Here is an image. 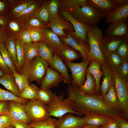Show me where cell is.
Listing matches in <instances>:
<instances>
[{
    "label": "cell",
    "instance_id": "6da1fadb",
    "mask_svg": "<svg viewBox=\"0 0 128 128\" xmlns=\"http://www.w3.org/2000/svg\"><path fill=\"white\" fill-rule=\"evenodd\" d=\"M67 91V97L71 100L73 110L83 115L96 113L113 117L119 120L122 117L108 106L101 94H85L71 84L68 85Z\"/></svg>",
    "mask_w": 128,
    "mask_h": 128
},
{
    "label": "cell",
    "instance_id": "7a4b0ae2",
    "mask_svg": "<svg viewBox=\"0 0 128 128\" xmlns=\"http://www.w3.org/2000/svg\"><path fill=\"white\" fill-rule=\"evenodd\" d=\"M48 65V62L38 55L31 60L26 61L18 73L27 76L30 84L35 81L41 84Z\"/></svg>",
    "mask_w": 128,
    "mask_h": 128
},
{
    "label": "cell",
    "instance_id": "3957f363",
    "mask_svg": "<svg viewBox=\"0 0 128 128\" xmlns=\"http://www.w3.org/2000/svg\"><path fill=\"white\" fill-rule=\"evenodd\" d=\"M87 36L89 47L87 60L90 61L96 60L101 64H105L99 46L100 40L103 37L102 30L97 26L91 27L87 32Z\"/></svg>",
    "mask_w": 128,
    "mask_h": 128
},
{
    "label": "cell",
    "instance_id": "277c9868",
    "mask_svg": "<svg viewBox=\"0 0 128 128\" xmlns=\"http://www.w3.org/2000/svg\"><path fill=\"white\" fill-rule=\"evenodd\" d=\"M63 94L58 96L55 93L50 104L46 106L51 116L59 118L68 113L82 116V114L75 111L73 109L71 102L67 97L64 99Z\"/></svg>",
    "mask_w": 128,
    "mask_h": 128
},
{
    "label": "cell",
    "instance_id": "5b68a950",
    "mask_svg": "<svg viewBox=\"0 0 128 128\" xmlns=\"http://www.w3.org/2000/svg\"><path fill=\"white\" fill-rule=\"evenodd\" d=\"M70 12L72 16L78 21L91 27L97 26L101 19L103 18L88 3Z\"/></svg>",
    "mask_w": 128,
    "mask_h": 128
},
{
    "label": "cell",
    "instance_id": "8992f818",
    "mask_svg": "<svg viewBox=\"0 0 128 128\" xmlns=\"http://www.w3.org/2000/svg\"><path fill=\"white\" fill-rule=\"evenodd\" d=\"M115 87L120 112L126 119L128 117V82L122 80L114 72Z\"/></svg>",
    "mask_w": 128,
    "mask_h": 128
},
{
    "label": "cell",
    "instance_id": "52a82bcc",
    "mask_svg": "<svg viewBox=\"0 0 128 128\" xmlns=\"http://www.w3.org/2000/svg\"><path fill=\"white\" fill-rule=\"evenodd\" d=\"M25 110L31 122L45 121L50 116L46 106L37 100L28 101L25 105Z\"/></svg>",
    "mask_w": 128,
    "mask_h": 128
},
{
    "label": "cell",
    "instance_id": "ba28073f",
    "mask_svg": "<svg viewBox=\"0 0 128 128\" xmlns=\"http://www.w3.org/2000/svg\"><path fill=\"white\" fill-rule=\"evenodd\" d=\"M88 1L103 18L128 3V0H88Z\"/></svg>",
    "mask_w": 128,
    "mask_h": 128
},
{
    "label": "cell",
    "instance_id": "9c48e42d",
    "mask_svg": "<svg viewBox=\"0 0 128 128\" xmlns=\"http://www.w3.org/2000/svg\"><path fill=\"white\" fill-rule=\"evenodd\" d=\"M71 70L72 79L71 84L79 87L83 85L86 80L87 69L91 61L87 60L79 63L63 60Z\"/></svg>",
    "mask_w": 128,
    "mask_h": 128
},
{
    "label": "cell",
    "instance_id": "30bf717a",
    "mask_svg": "<svg viewBox=\"0 0 128 128\" xmlns=\"http://www.w3.org/2000/svg\"><path fill=\"white\" fill-rule=\"evenodd\" d=\"M61 14L63 17L66 21L71 23L74 28V32H70L69 34L79 38L85 44H88L87 33L91 27L78 21L72 16L70 12L61 10Z\"/></svg>",
    "mask_w": 128,
    "mask_h": 128
},
{
    "label": "cell",
    "instance_id": "8fae6325",
    "mask_svg": "<svg viewBox=\"0 0 128 128\" xmlns=\"http://www.w3.org/2000/svg\"><path fill=\"white\" fill-rule=\"evenodd\" d=\"M83 117L67 113L56 120L55 128H81L86 124Z\"/></svg>",
    "mask_w": 128,
    "mask_h": 128
},
{
    "label": "cell",
    "instance_id": "7c38bea8",
    "mask_svg": "<svg viewBox=\"0 0 128 128\" xmlns=\"http://www.w3.org/2000/svg\"><path fill=\"white\" fill-rule=\"evenodd\" d=\"M104 37L128 38V18L109 24L105 30Z\"/></svg>",
    "mask_w": 128,
    "mask_h": 128
},
{
    "label": "cell",
    "instance_id": "4fadbf2b",
    "mask_svg": "<svg viewBox=\"0 0 128 128\" xmlns=\"http://www.w3.org/2000/svg\"><path fill=\"white\" fill-rule=\"evenodd\" d=\"M44 27L50 28L52 31L57 35L66 37L67 36L64 30L67 29L70 32H74L75 30L71 23L62 19L58 14L52 20Z\"/></svg>",
    "mask_w": 128,
    "mask_h": 128
},
{
    "label": "cell",
    "instance_id": "5bb4252c",
    "mask_svg": "<svg viewBox=\"0 0 128 128\" xmlns=\"http://www.w3.org/2000/svg\"><path fill=\"white\" fill-rule=\"evenodd\" d=\"M8 102V113L13 121H22L28 124L31 123V121L26 111L25 105L16 101Z\"/></svg>",
    "mask_w": 128,
    "mask_h": 128
},
{
    "label": "cell",
    "instance_id": "9a60e30c",
    "mask_svg": "<svg viewBox=\"0 0 128 128\" xmlns=\"http://www.w3.org/2000/svg\"><path fill=\"white\" fill-rule=\"evenodd\" d=\"M66 37H63L62 41L65 44L68 45L79 51L82 58V61L87 60V55L89 50L88 44H86L79 38L73 36L67 33Z\"/></svg>",
    "mask_w": 128,
    "mask_h": 128
},
{
    "label": "cell",
    "instance_id": "2e32d148",
    "mask_svg": "<svg viewBox=\"0 0 128 128\" xmlns=\"http://www.w3.org/2000/svg\"><path fill=\"white\" fill-rule=\"evenodd\" d=\"M64 81L63 76L51 67H48L41 83V88L49 89L57 87Z\"/></svg>",
    "mask_w": 128,
    "mask_h": 128
},
{
    "label": "cell",
    "instance_id": "e0dca14e",
    "mask_svg": "<svg viewBox=\"0 0 128 128\" xmlns=\"http://www.w3.org/2000/svg\"><path fill=\"white\" fill-rule=\"evenodd\" d=\"M43 36L42 41L52 50L53 54H58L61 46L64 44L56 34L49 28L44 27L41 30Z\"/></svg>",
    "mask_w": 128,
    "mask_h": 128
},
{
    "label": "cell",
    "instance_id": "ac0fdd59",
    "mask_svg": "<svg viewBox=\"0 0 128 128\" xmlns=\"http://www.w3.org/2000/svg\"><path fill=\"white\" fill-rule=\"evenodd\" d=\"M47 62L49 65L62 75L64 83L68 85L71 84V78L69 74L67 67L64 63L63 60L58 55L54 54L51 59Z\"/></svg>",
    "mask_w": 128,
    "mask_h": 128
},
{
    "label": "cell",
    "instance_id": "d6986e66",
    "mask_svg": "<svg viewBox=\"0 0 128 128\" xmlns=\"http://www.w3.org/2000/svg\"><path fill=\"white\" fill-rule=\"evenodd\" d=\"M128 38L122 37H102L99 42L100 49L103 55L111 52L116 51L123 42Z\"/></svg>",
    "mask_w": 128,
    "mask_h": 128
},
{
    "label": "cell",
    "instance_id": "ffe728a7",
    "mask_svg": "<svg viewBox=\"0 0 128 128\" xmlns=\"http://www.w3.org/2000/svg\"><path fill=\"white\" fill-rule=\"evenodd\" d=\"M5 28L9 37L15 40L26 29L23 21L12 17H9Z\"/></svg>",
    "mask_w": 128,
    "mask_h": 128
},
{
    "label": "cell",
    "instance_id": "44dd1931",
    "mask_svg": "<svg viewBox=\"0 0 128 128\" xmlns=\"http://www.w3.org/2000/svg\"><path fill=\"white\" fill-rule=\"evenodd\" d=\"M101 69L104 75L100 87L101 95L103 96L110 88L115 85L114 72L105 64H101Z\"/></svg>",
    "mask_w": 128,
    "mask_h": 128
},
{
    "label": "cell",
    "instance_id": "7402d4cb",
    "mask_svg": "<svg viewBox=\"0 0 128 128\" xmlns=\"http://www.w3.org/2000/svg\"><path fill=\"white\" fill-rule=\"evenodd\" d=\"M101 64L99 62L92 60L91 61L88 67L87 68L86 72L91 73L94 78L96 84V94L100 95L101 85L100 82L103 74L101 70Z\"/></svg>",
    "mask_w": 128,
    "mask_h": 128
},
{
    "label": "cell",
    "instance_id": "603a6c76",
    "mask_svg": "<svg viewBox=\"0 0 128 128\" xmlns=\"http://www.w3.org/2000/svg\"><path fill=\"white\" fill-rule=\"evenodd\" d=\"M36 0H8L10 17L22 12Z\"/></svg>",
    "mask_w": 128,
    "mask_h": 128
},
{
    "label": "cell",
    "instance_id": "cb8c5ba5",
    "mask_svg": "<svg viewBox=\"0 0 128 128\" xmlns=\"http://www.w3.org/2000/svg\"><path fill=\"white\" fill-rule=\"evenodd\" d=\"M128 3L111 12L106 17L105 21L107 24L117 22L128 18Z\"/></svg>",
    "mask_w": 128,
    "mask_h": 128
},
{
    "label": "cell",
    "instance_id": "d4e9b609",
    "mask_svg": "<svg viewBox=\"0 0 128 128\" xmlns=\"http://www.w3.org/2000/svg\"><path fill=\"white\" fill-rule=\"evenodd\" d=\"M103 56L105 64L114 72L117 73L123 60L116 51L107 53Z\"/></svg>",
    "mask_w": 128,
    "mask_h": 128
},
{
    "label": "cell",
    "instance_id": "484cf974",
    "mask_svg": "<svg viewBox=\"0 0 128 128\" xmlns=\"http://www.w3.org/2000/svg\"><path fill=\"white\" fill-rule=\"evenodd\" d=\"M57 55L63 60L70 62L82 57L79 51L64 44L60 47Z\"/></svg>",
    "mask_w": 128,
    "mask_h": 128
},
{
    "label": "cell",
    "instance_id": "4316f807",
    "mask_svg": "<svg viewBox=\"0 0 128 128\" xmlns=\"http://www.w3.org/2000/svg\"><path fill=\"white\" fill-rule=\"evenodd\" d=\"M103 97L104 101L108 106L112 110L120 114L123 117L120 112L115 85L110 88Z\"/></svg>",
    "mask_w": 128,
    "mask_h": 128
},
{
    "label": "cell",
    "instance_id": "83f0119b",
    "mask_svg": "<svg viewBox=\"0 0 128 128\" xmlns=\"http://www.w3.org/2000/svg\"><path fill=\"white\" fill-rule=\"evenodd\" d=\"M88 3V0H58V8L71 12Z\"/></svg>",
    "mask_w": 128,
    "mask_h": 128
},
{
    "label": "cell",
    "instance_id": "f1b7e54d",
    "mask_svg": "<svg viewBox=\"0 0 128 128\" xmlns=\"http://www.w3.org/2000/svg\"><path fill=\"white\" fill-rule=\"evenodd\" d=\"M0 84L14 95L19 97L20 93L13 74H5L0 77Z\"/></svg>",
    "mask_w": 128,
    "mask_h": 128
},
{
    "label": "cell",
    "instance_id": "f546056e",
    "mask_svg": "<svg viewBox=\"0 0 128 128\" xmlns=\"http://www.w3.org/2000/svg\"><path fill=\"white\" fill-rule=\"evenodd\" d=\"M42 1V0H36L34 3L22 12L10 17L17 18L23 21L26 19L34 16L41 5Z\"/></svg>",
    "mask_w": 128,
    "mask_h": 128
},
{
    "label": "cell",
    "instance_id": "4dcf8cb0",
    "mask_svg": "<svg viewBox=\"0 0 128 128\" xmlns=\"http://www.w3.org/2000/svg\"><path fill=\"white\" fill-rule=\"evenodd\" d=\"M83 117L87 124L100 126H104L110 117L95 113L84 115Z\"/></svg>",
    "mask_w": 128,
    "mask_h": 128
},
{
    "label": "cell",
    "instance_id": "1f68e13d",
    "mask_svg": "<svg viewBox=\"0 0 128 128\" xmlns=\"http://www.w3.org/2000/svg\"><path fill=\"white\" fill-rule=\"evenodd\" d=\"M86 76L87 79L84 84L78 87L80 91L85 94L91 95L96 94V84L94 78L88 72H86Z\"/></svg>",
    "mask_w": 128,
    "mask_h": 128
},
{
    "label": "cell",
    "instance_id": "d6a6232c",
    "mask_svg": "<svg viewBox=\"0 0 128 128\" xmlns=\"http://www.w3.org/2000/svg\"><path fill=\"white\" fill-rule=\"evenodd\" d=\"M38 42H32L23 44V47L26 61H29L39 55Z\"/></svg>",
    "mask_w": 128,
    "mask_h": 128
},
{
    "label": "cell",
    "instance_id": "836d02e7",
    "mask_svg": "<svg viewBox=\"0 0 128 128\" xmlns=\"http://www.w3.org/2000/svg\"><path fill=\"white\" fill-rule=\"evenodd\" d=\"M55 93L48 89L39 88L37 94V100L46 106L51 102Z\"/></svg>",
    "mask_w": 128,
    "mask_h": 128
},
{
    "label": "cell",
    "instance_id": "e575fe53",
    "mask_svg": "<svg viewBox=\"0 0 128 128\" xmlns=\"http://www.w3.org/2000/svg\"><path fill=\"white\" fill-rule=\"evenodd\" d=\"M17 66L16 70L18 73L23 68L26 59L23 47V44L18 39L15 40Z\"/></svg>",
    "mask_w": 128,
    "mask_h": 128
},
{
    "label": "cell",
    "instance_id": "d590c367",
    "mask_svg": "<svg viewBox=\"0 0 128 128\" xmlns=\"http://www.w3.org/2000/svg\"><path fill=\"white\" fill-rule=\"evenodd\" d=\"M26 29L35 30L41 31L46 25L38 18L34 16L30 17L23 21Z\"/></svg>",
    "mask_w": 128,
    "mask_h": 128
},
{
    "label": "cell",
    "instance_id": "8d00e7d4",
    "mask_svg": "<svg viewBox=\"0 0 128 128\" xmlns=\"http://www.w3.org/2000/svg\"><path fill=\"white\" fill-rule=\"evenodd\" d=\"M39 88L34 84L30 83L20 93L19 97L24 100H37V94Z\"/></svg>",
    "mask_w": 128,
    "mask_h": 128
},
{
    "label": "cell",
    "instance_id": "74e56055",
    "mask_svg": "<svg viewBox=\"0 0 128 128\" xmlns=\"http://www.w3.org/2000/svg\"><path fill=\"white\" fill-rule=\"evenodd\" d=\"M4 43L16 69L17 61L15 40L9 37Z\"/></svg>",
    "mask_w": 128,
    "mask_h": 128
},
{
    "label": "cell",
    "instance_id": "f35d334b",
    "mask_svg": "<svg viewBox=\"0 0 128 128\" xmlns=\"http://www.w3.org/2000/svg\"><path fill=\"white\" fill-rule=\"evenodd\" d=\"M0 52L4 62L7 68L13 73L17 72L4 43L0 44Z\"/></svg>",
    "mask_w": 128,
    "mask_h": 128
},
{
    "label": "cell",
    "instance_id": "ab89813d",
    "mask_svg": "<svg viewBox=\"0 0 128 128\" xmlns=\"http://www.w3.org/2000/svg\"><path fill=\"white\" fill-rule=\"evenodd\" d=\"M39 42V55L42 59L47 62L50 61L53 56V51L43 41H40Z\"/></svg>",
    "mask_w": 128,
    "mask_h": 128
},
{
    "label": "cell",
    "instance_id": "60d3db41",
    "mask_svg": "<svg viewBox=\"0 0 128 128\" xmlns=\"http://www.w3.org/2000/svg\"><path fill=\"white\" fill-rule=\"evenodd\" d=\"M33 16L38 18L46 25L49 23V14L45 0H42L41 5Z\"/></svg>",
    "mask_w": 128,
    "mask_h": 128
},
{
    "label": "cell",
    "instance_id": "b9f144b4",
    "mask_svg": "<svg viewBox=\"0 0 128 128\" xmlns=\"http://www.w3.org/2000/svg\"><path fill=\"white\" fill-rule=\"evenodd\" d=\"M15 101L21 103L25 105L28 101L27 100L22 99L10 91L0 87V101Z\"/></svg>",
    "mask_w": 128,
    "mask_h": 128
},
{
    "label": "cell",
    "instance_id": "7bdbcfd3",
    "mask_svg": "<svg viewBox=\"0 0 128 128\" xmlns=\"http://www.w3.org/2000/svg\"><path fill=\"white\" fill-rule=\"evenodd\" d=\"M13 75L20 93L29 85L28 78L27 76L17 72L13 73Z\"/></svg>",
    "mask_w": 128,
    "mask_h": 128
},
{
    "label": "cell",
    "instance_id": "ee69618b",
    "mask_svg": "<svg viewBox=\"0 0 128 128\" xmlns=\"http://www.w3.org/2000/svg\"><path fill=\"white\" fill-rule=\"evenodd\" d=\"M56 119L50 117L42 121L31 122L29 124L33 128H55Z\"/></svg>",
    "mask_w": 128,
    "mask_h": 128
},
{
    "label": "cell",
    "instance_id": "f6af8a7d",
    "mask_svg": "<svg viewBox=\"0 0 128 128\" xmlns=\"http://www.w3.org/2000/svg\"><path fill=\"white\" fill-rule=\"evenodd\" d=\"M45 1L49 14V23L58 14V0H51Z\"/></svg>",
    "mask_w": 128,
    "mask_h": 128
},
{
    "label": "cell",
    "instance_id": "bcb514c9",
    "mask_svg": "<svg viewBox=\"0 0 128 128\" xmlns=\"http://www.w3.org/2000/svg\"><path fill=\"white\" fill-rule=\"evenodd\" d=\"M116 51L123 61H128V39L121 43Z\"/></svg>",
    "mask_w": 128,
    "mask_h": 128
},
{
    "label": "cell",
    "instance_id": "7dc6e473",
    "mask_svg": "<svg viewBox=\"0 0 128 128\" xmlns=\"http://www.w3.org/2000/svg\"><path fill=\"white\" fill-rule=\"evenodd\" d=\"M116 73L123 81L128 82V61H123Z\"/></svg>",
    "mask_w": 128,
    "mask_h": 128
},
{
    "label": "cell",
    "instance_id": "c3c4849f",
    "mask_svg": "<svg viewBox=\"0 0 128 128\" xmlns=\"http://www.w3.org/2000/svg\"><path fill=\"white\" fill-rule=\"evenodd\" d=\"M13 121L8 113L0 114V124L5 128L12 125Z\"/></svg>",
    "mask_w": 128,
    "mask_h": 128
},
{
    "label": "cell",
    "instance_id": "681fc988",
    "mask_svg": "<svg viewBox=\"0 0 128 128\" xmlns=\"http://www.w3.org/2000/svg\"><path fill=\"white\" fill-rule=\"evenodd\" d=\"M9 12L8 0H0V15L8 16Z\"/></svg>",
    "mask_w": 128,
    "mask_h": 128
},
{
    "label": "cell",
    "instance_id": "f907efd6",
    "mask_svg": "<svg viewBox=\"0 0 128 128\" xmlns=\"http://www.w3.org/2000/svg\"><path fill=\"white\" fill-rule=\"evenodd\" d=\"M18 39L23 44L32 42L29 31L27 29H25L19 35Z\"/></svg>",
    "mask_w": 128,
    "mask_h": 128
},
{
    "label": "cell",
    "instance_id": "816d5d0a",
    "mask_svg": "<svg viewBox=\"0 0 128 128\" xmlns=\"http://www.w3.org/2000/svg\"><path fill=\"white\" fill-rule=\"evenodd\" d=\"M29 30L32 42H38L42 40L43 36L41 31L35 30Z\"/></svg>",
    "mask_w": 128,
    "mask_h": 128
},
{
    "label": "cell",
    "instance_id": "f5cc1de1",
    "mask_svg": "<svg viewBox=\"0 0 128 128\" xmlns=\"http://www.w3.org/2000/svg\"><path fill=\"white\" fill-rule=\"evenodd\" d=\"M119 120L112 117H110L104 126L105 128H119Z\"/></svg>",
    "mask_w": 128,
    "mask_h": 128
},
{
    "label": "cell",
    "instance_id": "db71d44e",
    "mask_svg": "<svg viewBox=\"0 0 128 128\" xmlns=\"http://www.w3.org/2000/svg\"><path fill=\"white\" fill-rule=\"evenodd\" d=\"M9 109L8 101H0V114L8 113Z\"/></svg>",
    "mask_w": 128,
    "mask_h": 128
},
{
    "label": "cell",
    "instance_id": "11a10c76",
    "mask_svg": "<svg viewBox=\"0 0 128 128\" xmlns=\"http://www.w3.org/2000/svg\"><path fill=\"white\" fill-rule=\"evenodd\" d=\"M9 37L5 28L0 25V44L4 43Z\"/></svg>",
    "mask_w": 128,
    "mask_h": 128
},
{
    "label": "cell",
    "instance_id": "9f6ffc18",
    "mask_svg": "<svg viewBox=\"0 0 128 128\" xmlns=\"http://www.w3.org/2000/svg\"><path fill=\"white\" fill-rule=\"evenodd\" d=\"M12 125L15 128H33L30 125L21 121H13Z\"/></svg>",
    "mask_w": 128,
    "mask_h": 128
},
{
    "label": "cell",
    "instance_id": "6f0895ef",
    "mask_svg": "<svg viewBox=\"0 0 128 128\" xmlns=\"http://www.w3.org/2000/svg\"><path fill=\"white\" fill-rule=\"evenodd\" d=\"M0 68L6 74H13V73L5 64L0 52Z\"/></svg>",
    "mask_w": 128,
    "mask_h": 128
},
{
    "label": "cell",
    "instance_id": "680465c9",
    "mask_svg": "<svg viewBox=\"0 0 128 128\" xmlns=\"http://www.w3.org/2000/svg\"><path fill=\"white\" fill-rule=\"evenodd\" d=\"M119 128H128V122L123 117H121L119 120Z\"/></svg>",
    "mask_w": 128,
    "mask_h": 128
},
{
    "label": "cell",
    "instance_id": "91938a15",
    "mask_svg": "<svg viewBox=\"0 0 128 128\" xmlns=\"http://www.w3.org/2000/svg\"><path fill=\"white\" fill-rule=\"evenodd\" d=\"M9 17L8 16L0 15V25L5 27Z\"/></svg>",
    "mask_w": 128,
    "mask_h": 128
},
{
    "label": "cell",
    "instance_id": "94428289",
    "mask_svg": "<svg viewBox=\"0 0 128 128\" xmlns=\"http://www.w3.org/2000/svg\"><path fill=\"white\" fill-rule=\"evenodd\" d=\"M100 126L86 124L81 128H100Z\"/></svg>",
    "mask_w": 128,
    "mask_h": 128
},
{
    "label": "cell",
    "instance_id": "6125c7cd",
    "mask_svg": "<svg viewBox=\"0 0 128 128\" xmlns=\"http://www.w3.org/2000/svg\"><path fill=\"white\" fill-rule=\"evenodd\" d=\"M5 74V72L0 68V77L3 76Z\"/></svg>",
    "mask_w": 128,
    "mask_h": 128
},
{
    "label": "cell",
    "instance_id": "be15d7a7",
    "mask_svg": "<svg viewBox=\"0 0 128 128\" xmlns=\"http://www.w3.org/2000/svg\"><path fill=\"white\" fill-rule=\"evenodd\" d=\"M5 128H15L13 125H12L9 127Z\"/></svg>",
    "mask_w": 128,
    "mask_h": 128
},
{
    "label": "cell",
    "instance_id": "e7e4bbea",
    "mask_svg": "<svg viewBox=\"0 0 128 128\" xmlns=\"http://www.w3.org/2000/svg\"><path fill=\"white\" fill-rule=\"evenodd\" d=\"M5 128L2 125L0 124V128Z\"/></svg>",
    "mask_w": 128,
    "mask_h": 128
},
{
    "label": "cell",
    "instance_id": "03108f58",
    "mask_svg": "<svg viewBox=\"0 0 128 128\" xmlns=\"http://www.w3.org/2000/svg\"><path fill=\"white\" fill-rule=\"evenodd\" d=\"M100 128H105L104 126H102L101 127H100Z\"/></svg>",
    "mask_w": 128,
    "mask_h": 128
}]
</instances>
